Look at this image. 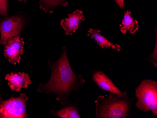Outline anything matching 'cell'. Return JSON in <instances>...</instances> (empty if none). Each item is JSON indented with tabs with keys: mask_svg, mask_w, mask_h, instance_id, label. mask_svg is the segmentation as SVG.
I'll return each mask as SVG.
<instances>
[{
	"mask_svg": "<svg viewBox=\"0 0 157 118\" xmlns=\"http://www.w3.org/2000/svg\"><path fill=\"white\" fill-rule=\"evenodd\" d=\"M40 9L46 13L52 14L57 6H67L68 2L67 0H40Z\"/></svg>",
	"mask_w": 157,
	"mask_h": 118,
	"instance_id": "obj_12",
	"label": "cell"
},
{
	"mask_svg": "<svg viewBox=\"0 0 157 118\" xmlns=\"http://www.w3.org/2000/svg\"><path fill=\"white\" fill-rule=\"evenodd\" d=\"M115 2L119 5V7L121 8V9L124 10V8H125V5H124V0H114Z\"/></svg>",
	"mask_w": 157,
	"mask_h": 118,
	"instance_id": "obj_16",
	"label": "cell"
},
{
	"mask_svg": "<svg viewBox=\"0 0 157 118\" xmlns=\"http://www.w3.org/2000/svg\"><path fill=\"white\" fill-rule=\"evenodd\" d=\"M95 102L96 118H125L130 117L133 99L122 98L111 93L99 96Z\"/></svg>",
	"mask_w": 157,
	"mask_h": 118,
	"instance_id": "obj_2",
	"label": "cell"
},
{
	"mask_svg": "<svg viewBox=\"0 0 157 118\" xmlns=\"http://www.w3.org/2000/svg\"><path fill=\"white\" fill-rule=\"evenodd\" d=\"M52 114L62 118H80L78 110L75 105H71L58 111H51Z\"/></svg>",
	"mask_w": 157,
	"mask_h": 118,
	"instance_id": "obj_13",
	"label": "cell"
},
{
	"mask_svg": "<svg viewBox=\"0 0 157 118\" xmlns=\"http://www.w3.org/2000/svg\"><path fill=\"white\" fill-rule=\"evenodd\" d=\"M5 80L8 81V85L12 91H19L31 84V81L28 74L24 72L11 73L6 75Z\"/></svg>",
	"mask_w": 157,
	"mask_h": 118,
	"instance_id": "obj_9",
	"label": "cell"
},
{
	"mask_svg": "<svg viewBox=\"0 0 157 118\" xmlns=\"http://www.w3.org/2000/svg\"><path fill=\"white\" fill-rule=\"evenodd\" d=\"M26 23L25 17L18 13L16 15L6 17L0 20V45H4L10 38L20 36Z\"/></svg>",
	"mask_w": 157,
	"mask_h": 118,
	"instance_id": "obj_5",
	"label": "cell"
},
{
	"mask_svg": "<svg viewBox=\"0 0 157 118\" xmlns=\"http://www.w3.org/2000/svg\"><path fill=\"white\" fill-rule=\"evenodd\" d=\"M48 64L52 69L51 78L45 84H40L37 91L55 93L56 100L63 106L67 105L70 102L68 97L71 92L78 91L85 80L82 75H77L72 70L66 46L63 47L59 59L56 61L48 60Z\"/></svg>",
	"mask_w": 157,
	"mask_h": 118,
	"instance_id": "obj_1",
	"label": "cell"
},
{
	"mask_svg": "<svg viewBox=\"0 0 157 118\" xmlns=\"http://www.w3.org/2000/svg\"><path fill=\"white\" fill-rule=\"evenodd\" d=\"M85 20L83 12L76 10L71 14L68 15L67 18L63 19L60 25L66 31V35L72 36L81 26L82 21Z\"/></svg>",
	"mask_w": 157,
	"mask_h": 118,
	"instance_id": "obj_8",
	"label": "cell"
},
{
	"mask_svg": "<svg viewBox=\"0 0 157 118\" xmlns=\"http://www.w3.org/2000/svg\"><path fill=\"white\" fill-rule=\"evenodd\" d=\"M18 1L21 2H24V3H26L28 2V0H18Z\"/></svg>",
	"mask_w": 157,
	"mask_h": 118,
	"instance_id": "obj_17",
	"label": "cell"
},
{
	"mask_svg": "<svg viewBox=\"0 0 157 118\" xmlns=\"http://www.w3.org/2000/svg\"><path fill=\"white\" fill-rule=\"evenodd\" d=\"M8 0H0V16L8 17Z\"/></svg>",
	"mask_w": 157,
	"mask_h": 118,
	"instance_id": "obj_14",
	"label": "cell"
},
{
	"mask_svg": "<svg viewBox=\"0 0 157 118\" xmlns=\"http://www.w3.org/2000/svg\"><path fill=\"white\" fill-rule=\"evenodd\" d=\"M29 98L25 93H21L18 97L3 100L0 97V118H27L26 102Z\"/></svg>",
	"mask_w": 157,
	"mask_h": 118,
	"instance_id": "obj_4",
	"label": "cell"
},
{
	"mask_svg": "<svg viewBox=\"0 0 157 118\" xmlns=\"http://www.w3.org/2000/svg\"><path fill=\"white\" fill-rule=\"evenodd\" d=\"M87 36L95 40L97 44L102 48H107L110 47L118 51H121V47L120 45L110 42L106 38L102 36L100 30H97L90 28L88 31Z\"/></svg>",
	"mask_w": 157,
	"mask_h": 118,
	"instance_id": "obj_11",
	"label": "cell"
},
{
	"mask_svg": "<svg viewBox=\"0 0 157 118\" xmlns=\"http://www.w3.org/2000/svg\"><path fill=\"white\" fill-rule=\"evenodd\" d=\"M92 79L98 87L105 91L115 94L123 98H128V94L115 86L107 76L101 71H95L92 74Z\"/></svg>",
	"mask_w": 157,
	"mask_h": 118,
	"instance_id": "obj_7",
	"label": "cell"
},
{
	"mask_svg": "<svg viewBox=\"0 0 157 118\" xmlns=\"http://www.w3.org/2000/svg\"><path fill=\"white\" fill-rule=\"evenodd\" d=\"M25 42L23 38L20 36L10 38L4 44V57L9 62L14 65L19 64L21 55L23 54Z\"/></svg>",
	"mask_w": 157,
	"mask_h": 118,
	"instance_id": "obj_6",
	"label": "cell"
},
{
	"mask_svg": "<svg viewBox=\"0 0 157 118\" xmlns=\"http://www.w3.org/2000/svg\"><path fill=\"white\" fill-rule=\"evenodd\" d=\"M155 35H156V43H155V48L152 54L148 58V60L150 62L151 64L154 66L157 67V28L155 29Z\"/></svg>",
	"mask_w": 157,
	"mask_h": 118,
	"instance_id": "obj_15",
	"label": "cell"
},
{
	"mask_svg": "<svg viewBox=\"0 0 157 118\" xmlns=\"http://www.w3.org/2000/svg\"><path fill=\"white\" fill-rule=\"evenodd\" d=\"M131 13L129 10L125 11L122 23L120 25V30L123 34L129 32L134 35L139 29L138 22L131 17Z\"/></svg>",
	"mask_w": 157,
	"mask_h": 118,
	"instance_id": "obj_10",
	"label": "cell"
},
{
	"mask_svg": "<svg viewBox=\"0 0 157 118\" xmlns=\"http://www.w3.org/2000/svg\"><path fill=\"white\" fill-rule=\"evenodd\" d=\"M136 97L138 99L136 104L137 108L141 111L147 112L151 111L157 115V82L151 80L141 82L136 89Z\"/></svg>",
	"mask_w": 157,
	"mask_h": 118,
	"instance_id": "obj_3",
	"label": "cell"
}]
</instances>
